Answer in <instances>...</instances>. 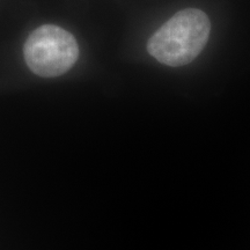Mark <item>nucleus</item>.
Instances as JSON below:
<instances>
[{"label":"nucleus","instance_id":"obj_2","mask_svg":"<svg viewBox=\"0 0 250 250\" xmlns=\"http://www.w3.org/2000/svg\"><path fill=\"white\" fill-rule=\"evenodd\" d=\"M24 61L33 73L55 78L66 73L79 57V45L71 33L55 24L33 31L23 46Z\"/></svg>","mask_w":250,"mask_h":250},{"label":"nucleus","instance_id":"obj_1","mask_svg":"<svg viewBox=\"0 0 250 250\" xmlns=\"http://www.w3.org/2000/svg\"><path fill=\"white\" fill-rule=\"evenodd\" d=\"M210 33V19L204 12L197 8L183 9L153 34L147 42V51L161 64L183 66L203 51Z\"/></svg>","mask_w":250,"mask_h":250}]
</instances>
